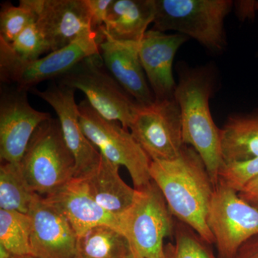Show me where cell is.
Wrapping results in <instances>:
<instances>
[{"instance_id": "cell-1", "label": "cell", "mask_w": 258, "mask_h": 258, "mask_svg": "<svg viewBox=\"0 0 258 258\" xmlns=\"http://www.w3.org/2000/svg\"><path fill=\"white\" fill-rule=\"evenodd\" d=\"M150 176L164 195L173 217L214 244L208 215L215 186L196 150L185 145L172 160L152 161Z\"/></svg>"}, {"instance_id": "cell-2", "label": "cell", "mask_w": 258, "mask_h": 258, "mask_svg": "<svg viewBox=\"0 0 258 258\" xmlns=\"http://www.w3.org/2000/svg\"><path fill=\"white\" fill-rule=\"evenodd\" d=\"M215 85L214 75L208 68L181 69L174 98L181 111L184 144L200 154L216 186L224 162L220 128L214 122L210 108Z\"/></svg>"}, {"instance_id": "cell-3", "label": "cell", "mask_w": 258, "mask_h": 258, "mask_svg": "<svg viewBox=\"0 0 258 258\" xmlns=\"http://www.w3.org/2000/svg\"><path fill=\"white\" fill-rule=\"evenodd\" d=\"M153 30L175 31L192 38L210 52L225 49V20L231 0H154Z\"/></svg>"}, {"instance_id": "cell-4", "label": "cell", "mask_w": 258, "mask_h": 258, "mask_svg": "<svg viewBox=\"0 0 258 258\" xmlns=\"http://www.w3.org/2000/svg\"><path fill=\"white\" fill-rule=\"evenodd\" d=\"M20 166L30 189L41 197L74 179L76 162L57 118L51 117L37 127Z\"/></svg>"}, {"instance_id": "cell-5", "label": "cell", "mask_w": 258, "mask_h": 258, "mask_svg": "<svg viewBox=\"0 0 258 258\" xmlns=\"http://www.w3.org/2000/svg\"><path fill=\"white\" fill-rule=\"evenodd\" d=\"M173 217L154 181L136 189L132 206L118 217L120 232L128 241L133 258L164 256V241L174 233Z\"/></svg>"}, {"instance_id": "cell-6", "label": "cell", "mask_w": 258, "mask_h": 258, "mask_svg": "<svg viewBox=\"0 0 258 258\" xmlns=\"http://www.w3.org/2000/svg\"><path fill=\"white\" fill-rule=\"evenodd\" d=\"M79 111L83 133L101 155L116 165L125 166L135 189L149 184L152 159L132 133L118 122L103 118L86 98L79 103Z\"/></svg>"}, {"instance_id": "cell-7", "label": "cell", "mask_w": 258, "mask_h": 258, "mask_svg": "<svg viewBox=\"0 0 258 258\" xmlns=\"http://www.w3.org/2000/svg\"><path fill=\"white\" fill-rule=\"evenodd\" d=\"M57 83L82 91L103 118L129 131L137 103L108 72L100 54L83 59L57 79Z\"/></svg>"}, {"instance_id": "cell-8", "label": "cell", "mask_w": 258, "mask_h": 258, "mask_svg": "<svg viewBox=\"0 0 258 258\" xmlns=\"http://www.w3.org/2000/svg\"><path fill=\"white\" fill-rule=\"evenodd\" d=\"M100 41L99 35L92 32L32 61L18 60L0 51L1 83L28 92L43 81L59 79L83 59L99 55Z\"/></svg>"}, {"instance_id": "cell-9", "label": "cell", "mask_w": 258, "mask_h": 258, "mask_svg": "<svg viewBox=\"0 0 258 258\" xmlns=\"http://www.w3.org/2000/svg\"><path fill=\"white\" fill-rule=\"evenodd\" d=\"M129 130L152 161L172 160L185 146L181 111L174 98L137 103Z\"/></svg>"}, {"instance_id": "cell-10", "label": "cell", "mask_w": 258, "mask_h": 258, "mask_svg": "<svg viewBox=\"0 0 258 258\" xmlns=\"http://www.w3.org/2000/svg\"><path fill=\"white\" fill-rule=\"evenodd\" d=\"M208 225L217 257L234 258L244 242L258 235V210L235 190L219 183L209 208Z\"/></svg>"}, {"instance_id": "cell-11", "label": "cell", "mask_w": 258, "mask_h": 258, "mask_svg": "<svg viewBox=\"0 0 258 258\" xmlns=\"http://www.w3.org/2000/svg\"><path fill=\"white\" fill-rule=\"evenodd\" d=\"M50 113L37 111L28 101V92L16 87L1 88L0 159L2 163L20 164L32 135Z\"/></svg>"}, {"instance_id": "cell-12", "label": "cell", "mask_w": 258, "mask_h": 258, "mask_svg": "<svg viewBox=\"0 0 258 258\" xmlns=\"http://www.w3.org/2000/svg\"><path fill=\"white\" fill-rule=\"evenodd\" d=\"M30 92L47 102L55 111L64 142L76 162L74 178L83 179L89 175L99 165L102 155L80 125L79 105L75 100L76 90L52 82L45 91L33 88Z\"/></svg>"}, {"instance_id": "cell-13", "label": "cell", "mask_w": 258, "mask_h": 258, "mask_svg": "<svg viewBox=\"0 0 258 258\" xmlns=\"http://www.w3.org/2000/svg\"><path fill=\"white\" fill-rule=\"evenodd\" d=\"M28 215L32 220L30 254L35 258H76L78 235L69 221L36 195Z\"/></svg>"}, {"instance_id": "cell-14", "label": "cell", "mask_w": 258, "mask_h": 258, "mask_svg": "<svg viewBox=\"0 0 258 258\" xmlns=\"http://www.w3.org/2000/svg\"><path fill=\"white\" fill-rule=\"evenodd\" d=\"M188 39L181 34H167L152 29L138 42L141 62L157 101L174 98L176 83L173 62L176 52Z\"/></svg>"}, {"instance_id": "cell-15", "label": "cell", "mask_w": 258, "mask_h": 258, "mask_svg": "<svg viewBox=\"0 0 258 258\" xmlns=\"http://www.w3.org/2000/svg\"><path fill=\"white\" fill-rule=\"evenodd\" d=\"M36 23L50 52L94 32L86 0H40Z\"/></svg>"}, {"instance_id": "cell-16", "label": "cell", "mask_w": 258, "mask_h": 258, "mask_svg": "<svg viewBox=\"0 0 258 258\" xmlns=\"http://www.w3.org/2000/svg\"><path fill=\"white\" fill-rule=\"evenodd\" d=\"M42 198L69 221L78 237L98 225L111 226L120 231L118 219L93 200L83 179L74 178Z\"/></svg>"}, {"instance_id": "cell-17", "label": "cell", "mask_w": 258, "mask_h": 258, "mask_svg": "<svg viewBox=\"0 0 258 258\" xmlns=\"http://www.w3.org/2000/svg\"><path fill=\"white\" fill-rule=\"evenodd\" d=\"M99 50L108 72L138 104L155 101L139 57L138 42L118 41L103 35Z\"/></svg>"}, {"instance_id": "cell-18", "label": "cell", "mask_w": 258, "mask_h": 258, "mask_svg": "<svg viewBox=\"0 0 258 258\" xmlns=\"http://www.w3.org/2000/svg\"><path fill=\"white\" fill-rule=\"evenodd\" d=\"M154 15V0H113L101 33L118 41L139 42Z\"/></svg>"}, {"instance_id": "cell-19", "label": "cell", "mask_w": 258, "mask_h": 258, "mask_svg": "<svg viewBox=\"0 0 258 258\" xmlns=\"http://www.w3.org/2000/svg\"><path fill=\"white\" fill-rule=\"evenodd\" d=\"M119 167L102 156L98 167L83 179L93 200L118 219L132 206L136 195L135 188L120 177Z\"/></svg>"}, {"instance_id": "cell-20", "label": "cell", "mask_w": 258, "mask_h": 258, "mask_svg": "<svg viewBox=\"0 0 258 258\" xmlns=\"http://www.w3.org/2000/svg\"><path fill=\"white\" fill-rule=\"evenodd\" d=\"M224 164L258 158V112L229 117L220 128Z\"/></svg>"}, {"instance_id": "cell-21", "label": "cell", "mask_w": 258, "mask_h": 258, "mask_svg": "<svg viewBox=\"0 0 258 258\" xmlns=\"http://www.w3.org/2000/svg\"><path fill=\"white\" fill-rule=\"evenodd\" d=\"M76 258H133L119 230L108 225L92 227L78 237Z\"/></svg>"}, {"instance_id": "cell-22", "label": "cell", "mask_w": 258, "mask_h": 258, "mask_svg": "<svg viewBox=\"0 0 258 258\" xmlns=\"http://www.w3.org/2000/svg\"><path fill=\"white\" fill-rule=\"evenodd\" d=\"M37 194L30 189L20 164L2 163L0 166V210L28 214Z\"/></svg>"}, {"instance_id": "cell-23", "label": "cell", "mask_w": 258, "mask_h": 258, "mask_svg": "<svg viewBox=\"0 0 258 258\" xmlns=\"http://www.w3.org/2000/svg\"><path fill=\"white\" fill-rule=\"evenodd\" d=\"M31 232L28 214L0 210V245L13 255L30 254Z\"/></svg>"}, {"instance_id": "cell-24", "label": "cell", "mask_w": 258, "mask_h": 258, "mask_svg": "<svg viewBox=\"0 0 258 258\" xmlns=\"http://www.w3.org/2000/svg\"><path fill=\"white\" fill-rule=\"evenodd\" d=\"M40 0H20L15 6L11 2L2 3L0 40L11 43L30 24L36 23Z\"/></svg>"}, {"instance_id": "cell-25", "label": "cell", "mask_w": 258, "mask_h": 258, "mask_svg": "<svg viewBox=\"0 0 258 258\" xmlns=\"http://www.w3.org/2000/svg\"><path fill=\"white\" fill-rule=\"evenodd\" d=\"M0 50L21 61L37 60L50 52L37 23L30 24L11 43L0 40Z\"/></svg>"}, {"instance_id": "cell-26", "label": "cell", "mask_w": 258, "mask_h": 258, "mask_svg": "<svg viewBox=\"0 0 258 258\" xmlns=\"http://www.w3.org/2000/svg\"><path fill=\"white\" fill-rule=\"evenodd\" d=\"M174 258H218L209 244L193 229L176 220L174 225Z\"/></svg>"}, {"instance_id": "cell-27", "label": "cell", "mask_w": 258, "mask_h": 258, "mask_svg": "<svg viewBox=\"0 0 258 258\" xmlns=\"http://www.w3.org/2000/svg\"><path fill=\"white\" fill-rule=\"evenodd\" d=\"M258 175V158L242 162L224 164L219 173L218 184L238 192L249 180Z\"/></svg>"}, {"instance_id": "cell-28", "label": "cell", "mask_w": 258, "mask_h": 258, "mask_svg": "<svg viewBox=\"0 0 258 258\" xmlns=\"http://www.w3.org/2000/svg\"><path fill=\"white\" fill-rule=\"evenodd\" d=\"M91 15V28L94 32L101 35L104 28L107 15L113 0H86Z\"/></svg>"}, {"instance_id": "cell-29", "label": "cell", "mask_w": 258, "mask_h": 258, "mask_svg": "<svg viewBox=\"0 0 258 258\" xmlns=\"http://www.w3.org/2000/svg\"><path fill=\"white\" fill-rule=\"evenodd\" d=\"M237 194L242 200L258 210V175L249 180Z\"/></svg>"}, {"instance_id": "cell-30", "label": "cell", "mask_w": 258, "mask_h": 258, "mask_svg": "<svg viewBox=\"0 0 258 258\" xmlns=\"http://www.w3.org/2000/svg\"><path fill=\"white\" fill-rule=\"evenodd\" d=\"M256 3L257 0H240L233 2L236 15L240 21L254 18L256 12H257Z\"/></svg>"}, {"instance_id": "cell-31", "label": "cell", "mask_w": 258, "mask_h": 258, "mask_svg": "<svg viewBox=\"0 0 258 258\" xmlns=\"http://www.w3.org/2000/svg\"><path fill=\"white\" fill-rule=\"evenodd\" d=\"M234 258H258V235L244 242Z\"/></svg>"}, {"instance_id": "cell-32", "label": "cell", "mask_w": 258, "mask_h": 258, "mask_svg": "<svg viewBox=\"0 0 258 258\" xmlns=\"http://www.w3.org/2000/svg\"><path fill=\"white\" fill-rule=\"evenodd\" d=\"M174 251H175L174 244L169 242L165 245L164 254L161 258H174Z\"/></svg>"}, {"instance_id": "cell-33", "label": "cell", "mask_w": 258, "mask_h": 258, "mask_svg": "<svg viewBox=\"0 0 258 258\" xmlns=\"http://www.w3.org/2000/svg\"><path fill=\"white\" fill-rule=\"evenodd\" d=\"M13 257L14 255L8 252L3 246L0 245V258H13Z\"/></svg>"}, {"instance_id": "cell-34", "label": "cell", "mask_w": 258, "mask_h": 258, "mask_svg": "<svg viewBox=\"0 0 258 258\" xmlns=\"http://www.w3.org/2000/svg\"><path fill=\"white\" fill-rule=\"evenodd\" d=\"M13 258H35L33 257V256L31 255V254H26V255H21V256H14Z\"/></svg>"}, {"instance_id": "cell-35", "label": "cell", "mask_w": 258, "mask_h": 258, "mask_svg": "<svg viewBox=\"0 0 258 258\" xmlns=\"http://www.w3.org/2000/svg\"><path fill=\"white\" fill-rule=\"evenodd\" d=\"M256 7H257V10L258 11V0H257V3H256Z\"/></svg>"}]
</instances>
